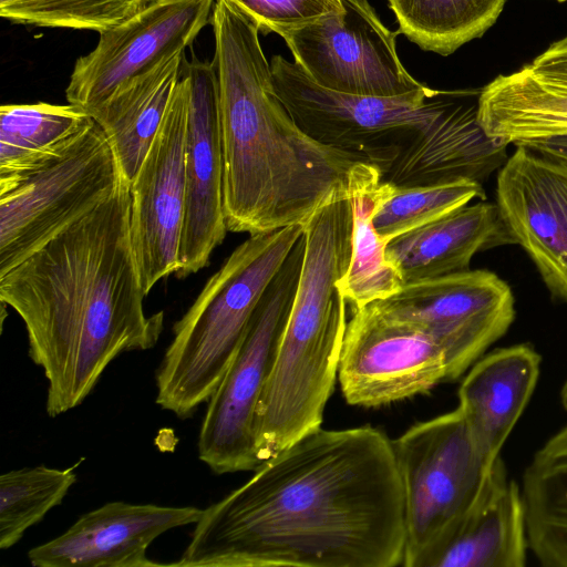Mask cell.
<instances>
[{
    "instance_id": "11",
    "label": "cell",
    "mask_w": 567,
    "mask_h": 567,
    "mask_svg": "<svg viewBox=\"0 0 567 567\" xmlns=\"http://www.w3.org/2000/svg\"><path fill=\"white\" fill-rule=\"evenodd\" d=\"M343 12L281 31L295 62L317 85L346 94L392 97L425 87L403 66L396 34L368 0H342Z\"/></svg>"
},
{
    "instance_id": "21",
    "label": "cell",
    "mask_w": 567,
    "mask_h": 567,
    "mask_svg": "<svg viewBox=\"0 0 567 567\" xmlns=\"http://www.w3.org/2000/svg\"><path fill=\"white\" fill-rule=\"evenodd\" d=\"M185 51L122 83L87 111L102 128L124 178L130 182L145 158L183 74Z\"/></svg>"
},
{
    "instance_id": "7",
    "label": "cell",
    "mask_w": 567,
    "mask_h": 567,
    "mask_svg": "<svg viewBox=\"0 0 567 567\" xmlns=\"http://www.w3.org/2000/svg\"><path fill=\"white\" fill-rule=\"evenodd\" d=\"M270 66L275 92L302 132L322 145L359 156L382 174L464 91L425 86L392 97L353 95L317 85L282 55H274Z\"/></svg>"
},
{
    "instance_id": "1",
    "label": "cell",
    "mask_w": 567,
    "mask_h": 567,
    "mask_svg": "<svg viewBox=\"0 0 567 567\" xmlns=\"http://www.w3.org/2000/svg\"><path fill=\"white\" fill-rule=\"evenodd\" d=\"M405 505L380 430L317 427L203 509L176 567H395Z\"/></svg>"
},
{
    "instance_id": "20",
    "label": "cell",
    "mask_w": 567,
    "mask_h": 567,
    "mask_svg": "<svg viewBox=\"0 0 567 567\" xmlns=\"http://www.w3.org/2000/svg\"><path fill=\"white\" fill-rule=\"evenodd\" d=\"M509 244L496 203L481 200L391 239L385 255L405 285L468 270L475 254Z\"/></svg>"
},
{
    "instance_id": "19",
    "label": "cell",
    "mask_w": 567,
    "mask_h": 567,
    "mask_svg": "<svg viewBox=\"0 0 567 567\" xmlns=\"http://www.w3.org/2000/svg\"><path fill=\"white\" fill-rule=\"evenodd\" d=\"M540 357L527 344L480 358L458 389V406L485 457L494 463L536 386Z\"/></svg>"
},
{
    "instance_id": "2",
    "label": "cell",
    "mask_w": 567,
    "mask_h": 567,
    "mask_svg": "<svg viewBox=\"0 0 567 567\" xmlns=\"http://www.w3.org/2000/svg\"><path fill=\"white\" fill-rule=\"evenodd\" d=\"M145 297L124 177L103 204L0 276V300L23 321L29 357L48 380L51 417L80 405L120 354L155 347L164 312L146 315Z\"/></svg>"
},
{
    "instance_id": "5",
    "label": "cell",
    "mask_w": 567,
    "mask_h": 567,
    "mask_svg": "<svg viewBox=\"0 0 567 567\" xmlns=\"http://www.w3.org/2000/svg\"><path fill=\"white\" fill-rule=\"evenodd\" d=\"M305 226L250 235L208 279L173 326L156 372V403L188 417L220 383L247 324Z\"/></svg>"
},
{
    "instance_id": "16",
    "label": "cell",
    "mask_w": 567,
    "mask_h": 567,
    "mask_svg": "<svg viewBox=\"0 0 567 567\" xmlns=\"http://www.w3.org/2000/svg\"><path fill=\"white\" fill-rule=\"evenodd\" d=\"M515 146L498 169L496 205L514 243L567 303V165Z\"/></svg>"
},
{
    "instance_id": "34",
    "label": "cell",
    "mask_w": 567,
    "mask_h": 567,
    "mask_svg": "<svg viewBox=\"0 0 567 567\" xmlns=\"http://www.w3.org/2000/svg\"><path fill=\"white\" fill-rule=\"evenodd\" d=\"M556 1H558V2H564V1H567V0H556Z\"/></svg>"
},
{
    "instance_id": "3",
    "label": "cell",
    "mask_w": 567,
    "mask_h": 567,
    "mask_svg": "<svg viewBox=\"0 0 567 567\" xmlns=\"http://www.w3.org/2000/svg\"><path fill=\"white\" fill-rule=\"evenodd\" d=\"M210 24L227 230L255 235L305 226L348 192L350 169L363 159L316 142L293 122L275 92L256 24L225 0H216Z\"/></svg>"
},
{
    "instance_id": "12",
    "label": "cell",
    "mask_w": 567,
    "mask_h": 567,
    "mask_svg": "<svg viewBox=\"0 0 567 567\" xmlns=\"http://www.w3.org/2000/svg\"><path fill=\"white\" fill-rule=\"evenodd\" d=\"M188 109L189 79L185 60L159 130L130 182L132 246L146 296L181 266Z\"/></svg>"
},
{
    "instance_id": "30",
    "label": "cell",
    "mask_w": 567,
    "mask_h": 567,
    "mask_svg": "<svg viewBox=\"0 0 567 567\" xmlns=\"http://www.w3.org/2000/svg\"><path fill=\"white\" fill-rule=\"evenodd\" d=\"M148 0H0V17L11 23L42 28L110 30Z\"/></svg>"
},
{
    "instance_id": "6",
    "label": "cell",
    "mask_w": 567,
    "mask_h": 567,
    "mask_svg": "<svg viewBox=\"0 0 567 567\" xmlns=\"http://www.w3.org/2000/svg\"><path fill=\"white\" fill-rule=\"evenodd\" d=\"M393 442L405 505L404 567H426L466 519L507 481L455 410L414 424Z\"/></svg>"
},
{
    "instance_id": "14",
    "label": "cell",
    "mask_w": 567,
    "mask_h": 567,
    "mask_svg": "<svg viewBox=\"0 0 567 567\" xmlns=\"http://www.w3.org/2000/svg\"><path fill=\"white\" fill-rule=\"evenodd\" d=\"M216 0H148L132 17L100 33L76 59L65 97L86 112L122 83L186 49L212 21Z\"/></svg>"
},
{
    "instance_id": "32",
    "label": "cell",
    "mask_w": 567,
    "mask_h": 567,
    "mask_svg": "<svg viewBox=\"0 0 567 567\" xmlns=\"http://www.w3.org/2000/svg\"><path fill=\"white\" fill-rule=\"evenodd\" d=\"M527 66L542 79L567 85V35L554 42Z\"/></svg>"
},
{
    "instance_id": "4",
    "label": "cell",
    "mask_w": 567,
    "mask_h": 567,
    "mask_svg": "<svg viewBox=\"0 0 567 567\" xmlns=\"http://www.w3.org/2000/svg\"><path fill=\"white\" fill-rule=\"evenodd\" d=\"M352 230L348 192L337 194L305 225V257L292 309L255 412L256 445L265 457L321 426L347 327V301L338 281L350 266Z\"/></svg>"
},
{
    "instance_id": "15",
    "label": "cell",
    "mask_w": 567,
    "mask_h": 567,
    "mask_svg": "<svg viewBox=\"0 0 567 567\" xmlns=\"http://www.w3.org/2000/svg\"><path fill=\"white\" fill-rule=\"evenodd\" d=\"M189 109L185 154V212L178 251L186 278L209 262L226 236L224 154L218 81L215 65L197 58L186 61Z\"/></svg>"
},
{
    "instance_id": "28",
    "label": "cell",
    "mask_w": 567,
    "mask_h": 567,
    "mask_svg": "<svg viewBox=\"0 0 567 567\" xmlns=\"http://www.w3.org/2000/svg\"><path fill=\"white\" fill-rule=\"evenodd\" d=\"M76 465L66 468L38 465L11 470L0 476L1 549L19 543L30 527L62 503L76 482Z\"/></svg>"
},
{
    "instance_id": "31",
    "label": "cell",
    "mask_w": 567,
    "mask_h": 567,
    "mask_svg": "<svg viewBox=\"0 0 567 567\" xmlns=\"http://www.w3.org/2000/svg\"><path fill=\"white\" fill-rule=\"evenodd\" d=\"M264 33L300 27L343 12L342 0H225Z\"/></svg>"
},
{
    "instance_id": "25",
    "label": "cell",
    "mask_w": 567,
    "mask_h": 567,
    "mask_svg": "<svg viewBox=\"0 0 567 567\" xmlns=\"http://www.w3.org/2000/svg\"><path fill=\"white\" fill-rule=\"evenodd\" d=\"M528 548L546 567H567V425L525 467L520 485Z\"/></svg>"
},
{
    "instance_id": "8",
    "label": "cell",
    "mask_w": 567,
    "mask_h": 567,
    "mask_svg": "<svg viewBox=\"0 0 567 567\" xmlns=\"http://www.w3.org/2000/svg\"><path fill=\"white\" fill-rule=\"evenodd\" d=\"M123 177L93 120L58 156L0 183V276L103 204Z\"/></svg>"
},
{
    "instance_id": "9",
    "label": "cell",
    "mask_w": 567,
    "mask_h": 567,
    "mask_svg": "<svg viewBox=\"0 0 567 567\" xmlns=\"http://www.w3.org/2000/svg\"><path fill=\"white\" fill-rule=\"evenodd\" d=\"M306 249L305 233L258 302L241 342L208 400L197 451L214 473L258 468L254 420L292 309Z\"/></svg>"
},
{
    "instance_id": "13",
    "label": "cell",
    "mask_w": 567,
    "mask_h": 567,
    "mask_svg": "<svg viewBox=\"0 0 567 567\" xmlns=\"http://www.w3.org/2000/svg\"><path fill=\"white\" fill-rule=\"evenodd\" d=\"M338 379L349 404L380 406L447 381L446 358L425 331L368 303L347 323Z\"/></svg>"
},
{
    "instance_id": "23",
    "label": "cell",
    "mask_w": 567,
    "mask_h": 567,
    "mask_svg": "<svg viewBox=\"0 0 567 567\" xmlns=\"http://www.w3.org/2000/svg\"><path fill=\"white\" fill-rule=\"evenodd\" d=\"M347 189L353 215L352 256L338 286L355 310L389 298L403 286L396 269L386 259V244L373 225L375 213L396 187L382 181L378 166L361 161L350 169Z\"/></svg>"
},
{
    "instance_id": "27",
    "label": "cell",
    "mask_w": 567,
    "mask_h": 567,
    "mask_svg": "<svg viewBox=\"0 0 567 567\" xmlns=\"http://www.w3.org/2000/svg\"><path fill=\"white\" fill-rule=\"evenodd\" d=\"M405 35L424 51L450 55L481 38L497 20L506 0H388Z\"/></svg>"
},
{
    "instance_id": "29",
    "label": "cell",
    "mask_w": 567,
    "mask_h": 567,
    "mask_svg": "<svg viewBox=\"0 0 567 567\" xmlns=\"http://www.w3.org/2000/svg\"><path fill=\"white\" fill-rule=\"evenodd\" d=\"M485 200L483 185L471 179L396 188L378 209L373 225L381 239H391L429 224L472 199Z\"/></svg>"
},
{
    "instance_id": "18",
    "label": "cell",
    "mask_w": 567,
    "mask_h": 567,
    "mask_svg": "<svg viewBox=\"0 0 567 567\" xmlns=\"http://www.w3.org/2000/svg\"><path fill=\"white\" fill-rule=\"evenodd\" d=\"M481 90L460 99L411 142L382 174L396 188L471 179L483 183L507 159L508 144L487 134L478 118Z\"/></svg>"
},
{
    "instance_id": "26",
    "label": "cell",
    "mask_w": 567,
    "mask_h": 567,
    "mask_svg": "<svg viewBox=\"0 0 567 567\" xmlns=\"http://www.w3.org/2000/svg\"><path fill=\"white\" fill-rule=\"evenodd\" d=\"M93 122L73 104H3L0 107V183L49 162Z\"/></svg>"
},
{
    "instance_id": "10",
    "label": "cell",
    "mask_w": 567,
    "mask_h": 567,
    "mask_svg": "<svg viewBox=\"0 0 567 567\" xmlns=\"http://www.w3.org/2000/svg\"><path fill=\"white\" fill-rule=\"evenodd\" d=\"M371 305L384 316L411 323L439 343L447 381L462 377L515 318L509 286L487 270H465L405 284Z\"/></svg>"
},
{
    "instance_id": "22",
    "label": "cell",
    "mask_w": 567,
    "mask_h": 567,
    "mask_svg": "<svg viewBox=\"0 0 567 567\" xmlns=\"http://www.w3.org/2000/svg\"><path fill=\"white\" fill-rule=\"evenodd\" d=\"M478 118L488 135L508 145L567 136V85L542 79L527 65L498 75L481 89Z\"/></svg>"
},
{
    "instance_id": "33",
    "label": "cell",
    "mask_w": 567,
    "mask_h": 567,
    "mask_svg": "<svg viewBox=\"0 0 567 567\" xmlns=\"http://www.w3.org/2000/svg\"><path fill=\"white\" fill-rule=\"evenodd\" d=\"M525 146L535 152L567 165V136L533 142Z\"/></svg>"
},
{
    "instance_id": "24",
    "label": "cell",
    "mask_w": 567,
    "mask_h": 567,
    "mask_svg": "<svg viewBox=\"0 0 567 567\" xmlns=\"http://www.w3.org/2000/svg\"><path fill=\"white\" fill-rule=\"evenodd\" d=\"M528 549L520 486L507 480L426 567H523Z\"/></svg>"
},
{
    "instance_id": "17",
    "label": "cell",
    "mask_w": 567,
    "mask_h": 567,
    "mask_svg": "<svg viewBox=\"0 0 567 567\" xmlns=\"http://www.w3.org/2000/svg\"><path fill=\"white\" fill-rule=\"evenodd\" d=\"M203 509L110 502L81 515L60 536L31 548L34 567H153L148 546L164 533L196 524Z\"/></svg>"
}]
</instances>
